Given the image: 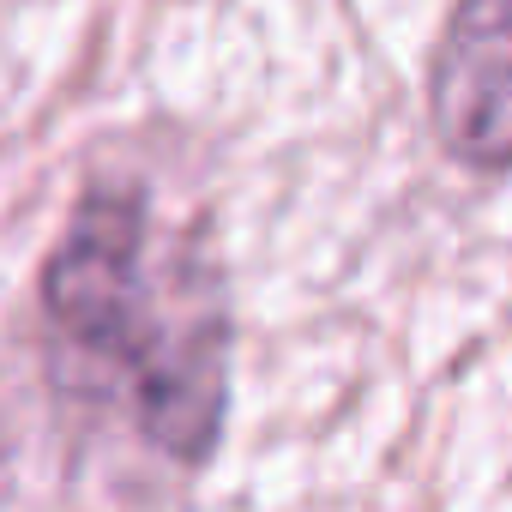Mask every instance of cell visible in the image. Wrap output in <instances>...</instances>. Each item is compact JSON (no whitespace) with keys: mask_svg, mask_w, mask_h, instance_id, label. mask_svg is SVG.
<instances>
[{"mask_svg":"<svg viewBox=\"0 0 512 512\" xmlns=\"http://www.w3.org/2000/svg\"><path fill=\"white\" fill-rule=\"evenodd\" d=\"M43 314L73 350L79 392H103L175 464L211 458L229 410V302L205 247L163 229L133 181L91 187L49 266Z\"/></svg>","mask_w":512,"mask_h":512,"instance_id":"obj_1","label":"cell"},{"mask_svg":"<svg viewBox=\"0 0 512 512\" xmlns=\"http://www.w3.org/2000/svg\"><path fill=\"white\" fill-rule=\"evenodd\" d=\"M428 127L464 169H512V0L458 7L428 55Z\"/></svg>","mask_w":512,"mask_h":512,"instance_id":"obj_2","label":"cell"}]
</instances>
